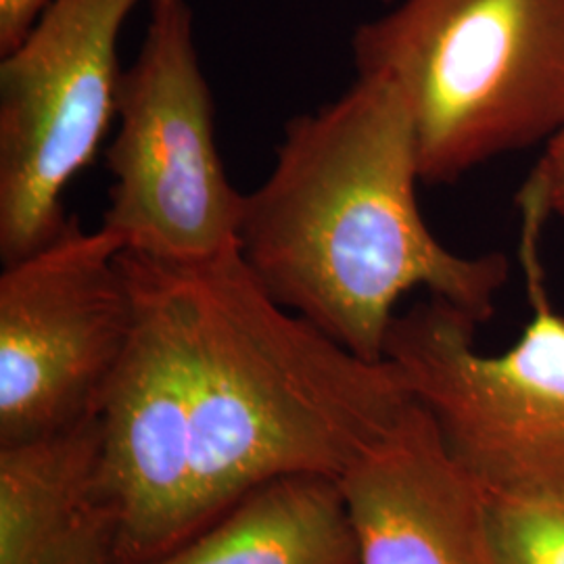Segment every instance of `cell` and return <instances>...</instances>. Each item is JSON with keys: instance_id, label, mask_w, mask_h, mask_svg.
Segmentation results:
<instances>
[{"instance_id": "cell-12", "label": "cell", "mask_w": 564, "mask_h": 564, "mask_svg": "<svg viewBox=\"0 0 564 564\" xmlns=\"http://www.w3.org/2000/svg\"><path fill=\"white\" fill-rule=\"evenodd\" d=\"M531 178L542 188L550 216L564 218V126L547 141L544 158Z\"/></svg>"}, {"instance_id": "cell-9", "label": "cell", "mask_w": 564, "mask_h": 564, "mask_svg": "<svg viewBox=\"0 0 564 564\" xmlns=\"http://www.w3.org/2000/svg\"><path fill=\"white\" fill-rule=\"evenodd\" d=\"M118 542L99 412L0 445V564H118Z\"/></svg>"}, {"instance_id": "cell-7", "label": "cell", "mask_w": 564, "mask_h": 564, "mask_svg": "<svg viewBox=\"0 0 564 564\" xmlns=\"http://www.w3.org/2000/svg\"><path fill=\"white\" fill-rule=\"evenodd\" d=\"M121 249L69 216L59 235L0 274V445L93 416L134 333Z\"/></svg>"}, {"instance_id": "cell-8", "label": "cell", "mask_w": 564, "mask_h": 564, "mask_svg": "<svg viewBox=\"0 0 564 564\" xmlns=\"http://www.w3.org/2000/svg\"><path fill=\"white\" fill-rule=\"evenodd\" d=\"M339 487L358 564H498L491 498L416 398Z\"/></svg>"}, {"instance_id": "cell-10", "label": "cell", "mask_w": 564, "mask_h": 564, "mask_svg": "<svg viewBox=\"0 0 564 564\" xmlns=\"http://www.w3.org/2000/svg\"><path fill=\"white\" fill-rule=\"evenodd\" d=\"M144 564H358V542L339 479L286 475Z\"/></svg>"}, {"instance_id": "cell-11", "label": "cell", "mask_w": 564, "mask_h": 564, "mask_svg": "<svg viewBox=\"0 0 564 564\" xmlns=\"http://www.w3.org/2000/svg\"><path fill=\"white\" fill-rule=\"evenodd\" d=\"M489 527L498 564H564V487L491 498Z\"/></svg>"}, {"instance_id": "cell-13", "label": "cell", "mask_w": 564, "mask_h": 564, "mask_svg": "<svg viewBox=\"0 0 564 564\" xmlns=\"http://www.w3.org/2000/svg\"><path fill=\"white\" fill-rule=\"evenodd\" d=\"M53 0H0V57L11 53Z\"/></svg>"}, {"instance_id": "cell-5", "label": "cell", "mask_w": 564, "mask_h": 564, "mask_svg": "<svg viewBox=\"0 0 564 564\" xmlns=\"http://www.w3.org/2000/svg\"><path fill=\"white\" fill-rule=\"evenodd\" d=\"M118 121L101 228L121 251L172 263L235 251L245 195L218 153L186 0L153 7L141 51L121 76Z\"/></svg>"}, {"instance_id": "cell-1", "label": "cell", "mask_w": 564, "mask_h": 564, "mask_svg": "<svg viewBox=\"0 0 564 564\" xmlns=\"http://www.w3.org/2000/svg\"><path fill=\"white\" fill-rule=\"evenodd\" d=\"M414 123L402 93L358 76L284 126L268 178L242 197L237 251L263 291L368 362L405 293L424 289L475 323L496 314L505 253L466 258L424 223Z\"/></svg>"}, {"instance_id": "cell-14", "label": "cell", "mask_w": 564, "mask_h": 564, "mask_svg": "<svg viewBox=\"0 0 564 564\" xmlns=\"http://www.w3.org/2000/svg\"><path fill=\"white\" fill-rule=\"evenodd\" d=\"M170 2H176V0H151V7H162V4H170Z\"/></svg>"}, {"instance_id": "cell-15", "label": "cell", "mask_w": 564, "mask_h": 564, "mask_svg": "<svg viewBox=\"0 0 564 564\" xmlns=\"http://www.w3.org/2000/svg\"><path fill=\"white\" fill-rule=\"evenodd\" d=\"M383 2H391V0H383Z\"/></svg>"}, {"instance_id": "cell-6", "label": "cell", "mask_w": 564, "mask_h": 564, "mask_svg": "<svg viewBox=\"0 0 564 564\" xmlns=\"http://www.w3.org/2000/svg\"><path fill=\"white\" fill-rule=\"evenodd\" d=\"M141 0H53L0 61V258L20 262L69 216L63 193L118 118L121 28Z\"/></svg>"}, {"instance_id": "cell-3", "label": "cell", "mask_w": 564, "mask_h": 564, "mask_svg": "<svg viewBox=\"0 0 564 564\" xmlns=\"http://www.w3.org/2000/svg\"><path fill=\"white\" fill-rule=\"evenodd\" d=\"M351 53L402 93L426 184L564 126V0H403L356 28Z\"/></svg>"}, {"instance_id": "cell-4", "label": "cell", "mask_w": 564, "mask_h": 564, "mask_svg": "<svg viewBox=\"0 0 564 564\" xmlns=\"http://www.w3.org/2000/svg\"><path fill=\"white\" fill-rule=\"evenodd\" d=\"M519 207V258L533 312L521 339L485 356L475 347L479 324L429 295L395 314L384 341V360L491 498L564 487V316L545 286L540 241L550 212L533 178Z\"/></svg>"}, {"instance_id": "cell-2", "label": "cell", "mask_w": 564, "mask_h": 564, "mask_svg": "<svg viewBox=\"0 0 564 564\" xmlns=\"http://www.w3.org/2000/svg\"><path fill=\"white\" fill-rule=\"evenodd\" d=\"M132 256L181 349L186 540L272 479H341L414 400L389 360H364L274 302L237 249L202 263Z\"/></svg>"}]
</instances>
